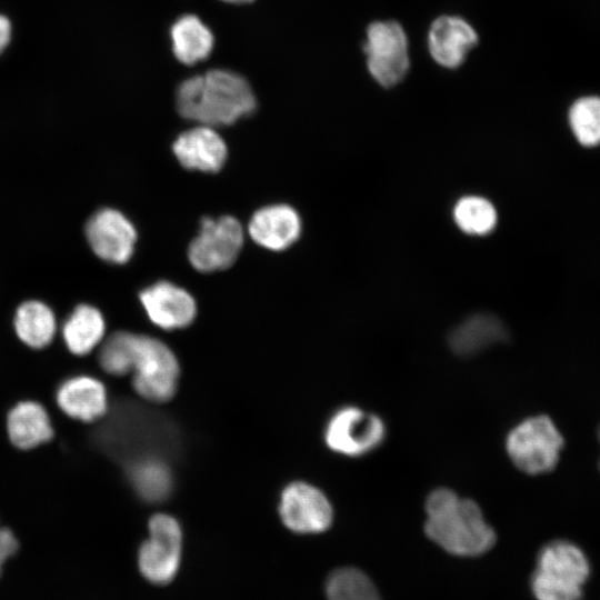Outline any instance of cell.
<instances>
[{"label": "cell", "instance_id": "1", "mask_svg": "<svg viewBox=\"0 0 600 600\" xmlns=\"http://www.w3.org/2000/svg\"><path fill=\"white\" fill-rule=\"evenodd\" d=\"M424 532L444 551L476 557L489 551L497 536L480 506L448 488H438L426 499Z\"/></svg>", "mask_w": 600, "mask_h": 600}, {"label": "cell", "instance_id": "2", "mask_svg": "<svg viewBox=\"0 0 600 600\" xmlns=\"http://www.w3.org/2000/svg\"><path fill=\"white\" fill-rule=\"evenodd\" d=\"M257 108L251 86L237 72L212 69L179 84V113L202 126H229L250 116Z\"/></svg>", "mask_w": 600, "mask_h": 600}, {"label": "cell", "instance_id": "3", "mask_svg": "<svg viewBox=\"0 0 600 600\" xmlns=\"http://www.w3.org/2000/svg\"><path fill=\"white\" fill-rule=\"evenodd\" d=\"M589 572V561L578 546L552 541L538 554L531 578L533 596L537 600H580Z\"/></svg>", "mask_w": 600, "mask_h": 600}, {"label": "cell", "instance_id": "4", "mask_svg": "<svg viewBox=\"0 0 600 600\" xmlns=\"http://www.w3.org/2000/svg\"><path fill=\"white\" fill-rule=\"evenodd\" d=\"M564 439L554 422L544 414L532 416L507 434L506 451L520 471L538 476L552 471L560 460Z\"/></svg>", "mask_w": 600, "mask_h": 600}, {"label": "cell", "instance_id": "5", "mask_svg": "<svg viewBox=\"0 0 600 600\" xmlns=\"http://www.w3.org/2000/svg\"><path fill=\"white\" fill-rule=\"evenodd\" d=\"M130 373L140 397L152 402H164L176 393L179 363L167 344L156 338L134 333Z\"/></svg>", "mask_w": 600, "mask_h": 600}, {"label": "cell", "instance_id": "6", "mask_svg": "<svg viewBox=\"0 0 600 600\" xmlns=\"http://www.w3.org/2000/svg\"><path fill=\"white\" fill-rule=\"evenodd\" d=\"M367 69L381 87L401 82L409 72V41L402 26L394 20H377L366 29L362 43Z\"/></svg>", "mask_w": 600, "mask_h": 600}, {"label": "cell", "instance_id": "7", "mask_svg": "<svg viewBox=\"0 0 600 600\" xmlns=\"http://www.w3.org/2000/svg\"><path fill=\"white\" fill-rule=\"evenodd\" d=\"M386 436L383 420L357 406L339 408L329 418L323 434L331 451L350 458L373 452L383 443Z\"/></svg>", "mask_w": 600, "mask_h": 600}, {"label": "cell", "instance_id": "8", "mask_svg": "<svg viewBox=\"0 0 600 600\" xmlns=\"http://www.w3.org/2000/svg\"><path fill=\"white\" fill-rule=\"evenodd\" d=\"M148 529L149 538L138 551V567L150 582L166 584L180 567L182 530L177 519L164 513L151 517Z\"/></svg>", "mask_w": 600, "mask_h": 600}, {"label": "cell", "instance_id": "9", "mask_svg": "<svg viewBox=\"0 0 600 600\" xmlns=\"http://www.w3.org/2000/svg\"><path fill=\"white\" fill-rule=\"evenodd\" d=\"M243 244L240 222L231 217L201 220L198 236L188 249L189 261L201 272L227 269L237 260Z\"/></svg>", "mask_w": 600, "mask_h": 600}, {"label": "cell", "instance_id": "10", "mask_svg": "<svg viewBox=\"0 0 600 600\" xmlns=\"http://www.w3.org/2000/svg\"><path fill=\"white\" fill-rule=\"evenodd\" d=\"M279 514L283 524L297 533L324 532L333 520V509L327 496L302 481L292 482L283 489Z\"/></svg>", "mask_w": 600, "mask_h": 600}, {"label": "cell", "instance_id": "11", "mask_svg": "<svg viewBox=\"0 0 600 600\" xmlns=\"http://www.w3.org/2000/svg\"><path fill=\"white\" fill-rule=\"evenodd\" d=\"M87 240L92 251L111 263H126L132 256L137 232L119 211L104 208L90 217L86 224Z\"/></svg>", "mask_w": 600, "mask_h": 600}, {"label": "cell", "instance_id": "12", "mask_svg": "<svg viewBox=\"0 0 600 600\" xmlns=\"http://www.w3.org/2000/svg\"><path fill=\"white\" fill-rule=\"evenodd\" d=\"M478 42L476 29L458 16H440L428 30V51L433 61L446 69L459 68Z\"/></svg>", "mask_w": 600, "mask_h": 600}, {"label": "cell", "instance_id": "13", "mask_svg": "<svg viewBox=\"0 0 600 600\" xmlns=\"http://www.w3.org/2000/svg\"><path fill=\"white\" fill-rule=\"evenodd\" d=\"M139 297L149 319L166 330L189 326L197 313L190 293L168 281H159L143 289Z\"/></svg>", "mask_w": 600, "mask_h": 600}, {"label": "cell", "instance_id": "14", "mask_svg": "<svg viewBox=\"0 0 600 600\" xmlns=\"http://www.w3.org/2000/svg\"><path fill=\"white\" fill-rule=\"evenodd\" d=\"M58 407L68 417L92 422L103 417L108 409V396L103 383L87 374L63 380L57 391Z\"/></svg>", "mask_w": 600, "mask_h": 600}, {"label": "cell", "instance_id": "15", "mask_svg": "<svg viewBox=\"0 0 600 600\" xmlns=\"http://www.w3.org/2000/svg\"><path fill=\"white\" fill-rule=\"evenodd\" d=\"M173 153L187 169L219 171L227 159V146L213 128L200 124L182 132L172 146Z\"/></svg>", "mask_w": 600, "mask_h": 600}, {"label": "cell", "instance_id": "16", "mask_svg": "<svg viewBox=\"0 0 600 600\" xmlns=\"http://www.w3.org/2000/svg\"><path fill=\"white\" fill-rule=\"evenodd\" d=\"M300 232V217L288 204L263 207L253 213L249 222V233L253 241L274 251L290 247Z\"/></svg>", "mask_w": 600, "mask_h": 600}, {"label": "cell", "instance_id": "17", "mask_svg": "<svg viewBox=\"0 0 600 600\" xmlns=\"http://www.w3.org/2000/svg\"><path fill=\"white\" fill-rule=\"evenodd\" d=\"M507 338V327L497 316L479 312L466 318L450 331L448 344L453 353L471 357Z\"/></svg>", "mask_w": 600, "mask_h": 600}, {"label": "cell", "instance_id": "18", "mask_svg": "<svg viewBox=\"0 0 600 600\" xmlns=\"http://www.w3.org/2000/svg\"><path fill=\"white\" fill-rule=\"evenodd\" d=\"M7 431L11 443L22 450L38 447L53 437L46 408L37 401L18 402L8 413Z\"/></svg>", "mask_w": 600, "mask_h": 600}, {"label": "cell", "instance_id": "19", "mask_svg": "<svg viewBox=\"0 0 600 600\" xmlns=\"http://www.w3.org/2000/svg\"><path fill=\"white\" fill-rule=\"evenodd\" d=\"M174 57L190 66L207 59L214 47V36L210 28L194 14L179 17L170 29Z\"/></svg>", "mask_w": 600, "mask_h": 600}, {"label": "cell", "instance_id": "20", "mask_svg": "<svg viewBox=\"0 0 600 600\" xmlns=\"http://www.w3.org/2000/svg\"><path fill=\"white\" fill-rule=\"evenodd\" d=\"M106 323L101 312L89 304H79L66 319L62 337L68 350L76 356L91 352L103 339Z\"/></svg>", "mask_w": 600, "mask_h": 600}, {"label": "cell", "instance_id": "21", "mask_svg": "<svg viewBox=\"0 0 600 600\" xmlns=\"http://www.w3.org/2000/svg\"><path fill=\"white\" fill-rule=\"evenodd\" d=\"M18 338L32 349H43L51 343L57 331L53 311L43 302L29 300L21 303L13 318Z\"/></svg>", "mask_w": 600, "mask_h": 600}, {"label": "cell", "instance_id": "22", "mask_svg": "<svg viewBox=\"0 0 600 600\" xmlns=\"http://www.w3.org/2000/svg\"><path fill=\"white\" fill-rule=\"evenodd\" d=\"M128 474L138 494L146 501L160 502L172 490V476L164 458L150 457L128 463Z\"/></svg>", "mask_w": 600, "mask_h": 600}, {"label": "cell", "instance_id": "23", "mask_svg": "<svg viewBox=\"0 0 600 600\" xmlns=\"http://www.w3.org/2000/svg\"><path fill=\"white\" fill-rule=\"evenodd\" d=\"M453 219L461 231L471 236H486L496 228L498 212L488 199L466 196L454 204Z\"/></svg>", "mask_w": 600, "mask_h": 600}, {"label": "cell", "instance_id": "24", "mask_svg": "<svg viewBox=\"0 0 600 600\" xmlns=\"http://www.w3.org/2000/svg\"><path fill=\"white\" fill-rule=\"evenodd\" d=\"M328 600H381L371 579L357 568H340L330 573L324 586Z\"/></svg>", "mask_w": 600, "mask_h": 600}, {"label": "cell", "instance_id": "25", "mask_svg": "<svg viewBox=\"0 0 600 600\" xmlns=\"http://www.w3.org/2000/svg\"><path fill=\"white\" fill-rule=\"evenodd\" d=\"M569 121L580 143L587 147L600 143V97L578 99L569 110Z\"/></svg>", "mask_w": 600, "mask_h": 600}, {"label": "cell", "instance_id": "26", "mask_svg": "<svg viewBox=\"0 0 600 600\" xmlns=\"http://www.w3.org/2000/svg\"><path fill=\"white\" fill-rule=\"evenodd\" d=\"M133 334L128 331H117L103 342L99 352V362L106 372L113 376L131 372Z\"/></svg>", "mask_w": 600, "mask_h": 600}, {"label": "cell", "instance_id": "27", "mask_svg": "<svg viewBox=\"0 0 600 600\" xmlns=\"http://www.w3.org/2000/svg\"><path fill=\"white\" fill-rule=\"evenodd\" d=\"M18 540L11 530L0 529V567L18 550Z\"/></svg>", "mask_w": 600, "mask_h": 600}, {"label": "cell", "instance_id": "28", "mask_svg": "<svg viewBox=\"0 0 600 600\" xmlns=\"http://www.w3.org/2000/svg\"><path fill=\"white\" fill-rule=\"evenodd\" d=\"M11 37V24L8 18L0 16V53L8 46Z\"/></svg>", "mask_w": 600, "mask_h": 600}, {"label": "cell", "instance_id": "29", "mask_svg": "<svg viewBox=\"0 0 600 600\" xmlns=\"http://www.w3.org/2000/svg\"><path fill=\"white\" fill-rule=\"evenodd\" d=\"M222 1L230 2V3H248L253 0H222Z\"/></svg>", "mask_w": 600, "mask_h": 600}, {"label": "cell", "instance_id": "30", "mask_svg": "<svg viewBox=\"0 0 600 600\" xmlns=\"http://www.w3.org/2000/svg\"><path fill=\"white\" fill-rule=\"evenodd\" d=\"M597 436H598V440H599V443H600V426L598 428ZM599 468H600V460H599Z\"/></svg>", "mask_w": 600, "mask_h": 600}, {"label": "cell", "instance_id": "31", "mask_svg": "<svg viewBox=\"0 0 600 600\" xmlns=\"http://www.w3.org/2000/svg\"><path fill=\"white\" fill-rule=\"evenodd\" d=\"M0 572H1V567H0Z\"/></svg>", "mask_w": 600, "mask_h": 600}]
</instances>
